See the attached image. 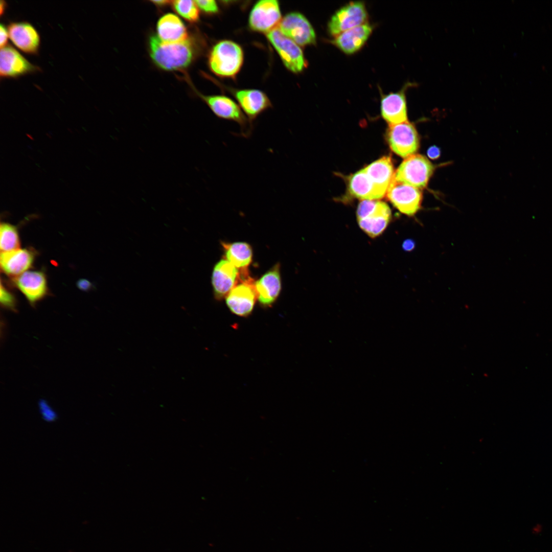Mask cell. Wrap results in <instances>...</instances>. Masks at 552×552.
<instances>
[{
  "mask_svg": "<svg viewBox=\"0 0 552 552\" xmlns=\"http://www.w3.org/2000/svg\"><path fill=\"white\" fill-rule=\"evenodd\" d=\"M150 57L159 68L166 71H176L187 67L193 60L196 49L189 38L177 42H167L156 35L149 40Z\"/></svg>",
  "mask_w": 552,
  "mask_h": 552,
  "instance_id": "obj_1",
  "label": "cell"
},
{
  "mask_svg": "<svg viewBox=\"0 0 552 552\" xmlns=\"http://www.w3.org/2000/svg\"><path fill=\"white\" fill-rule=\"evenodd\" d=\"M244 61L241 47L230 40L217 42L209 55L208 63L211 71L221 78H233L240 72Z\"/></svg>",
  "mask_w": 552,
  "mask_h": 552,
  "instance_id": "obj_2",
  "label": "cell"
},
{
  "mask_svg": "<svg viewBox=\"0 0 552 552\" xmlns=\"http://www.w3.org/2000/svg\"><path fill=\"white\" fill-rule=\"evenodd\" d=\"M390 218V210L384 202L363 200L358 205L357 210L358 224L372 238L376 237L383 232Z\"/></svg>",
  "mask_w": 552,
  "mask_h": 552,
  "instance_id": "obj_3",
  "label": "cell"
},
{
  "mask_svg": "<svg viewBox=\"0 0 552 552\" xmlns=\"http://www.w3.org/2000/svg\"><path fill=\"white\" fill-rule=\"evenodd\" d=\"M433 170V165L426 157L415 154L403 160L394 178L420 189L426 187Z\"/></svg>",
  "mask_w": 552,
  "mask_h": 552,
  "instance_id": "obj_4",
  "label": "cell"
},
{
  "mask_svg": "<svg viewBox=\"0 0 552 552\" xmlns=\"http://www.w3.org/2000/svg\"><path fill=\"white\" fill-rule=\"evenodd\" d=\"M201 98L218 118L238 124L240 128L239 135L246 138L251 135L247 119L233 100L224 95H201Z\"/></svg>",
  "mask_w": 552,
  "mask_h": 552,
  "instance_id": "obj_5",
  "label": "cell"
},
{
  "mask_svg": "<svg viewBox=\"0 0 552 552\" xmlns=\"http://www.w3.org/2000/svg\"><path fill=\"white\" fill-rule=\"evenodd\" d=\"M367 17V11L363 2H350L332 15L328 23V33L335 37L348 30L366 23Z\"/></svg>",
  "mask_w": 552,
  "mask_h": 552,
  "instance_id": "obj_6",
  "label": "cell"
},
{
  "mask_svg": "<svg viewBox=\"0 0 552 552\" xmlns=\"http://www.w3.org/2000/svg\"><path fill=\"white\" fill-rule=\"evenodd\" d=\"M266 37L287 70L299 73L306 66V60L300 45L275 29L266 34Z\"/></svg>",
  "mask_w": 552,
  "mask_h": 552,
  "instance_id": "obj_7",
  "label": "cell"
},
{
  "mask_svg": "<svg viewBox=\"0 0 552 552\" xmlns=\"http://www.w3.org/2000/svg\"><path fill=\"white\" fill-rule=\"evenodd\" d=\"M239 281L226 296V304L234 314L245 317L252 312L257 296L255 282L248 273H240Z\"/></svg>",
  "mask_w": 552,
  "mask_h": 552,
  "instance_id": "obj_8",
  "label": "cell"
},
{
  "mask_svg": "<svg viewBox=\"0 0 552 552\" xmlns=\"http://www.w3.org/2000/svg\"><path fill=\"white\" fill-rule=\"evenodd\" d=\"M386 137L392 150L402 157L406 158L415 154L419 148L417 130L408 121L389 125Z\"/></svg>",
  "mask_w": 552,
  "mask_h": 552,
  "instance_id": "obj_9",
  "label": "cell"
},
{
  "mask_svg": "<svg viewBox=\"0 0 552 552\" xmlns=\"http://www.w3.org/2000/svg\"><path fill=\"white\" fill-rule=\"evenodd\" d=\"M386 194L394 206L405 215L413 216L421 209L422 193L419 188L394 178Z\"/></svg>",
  "mask_w": 552,
  "mask_h": 552,
  "instance_id": "obj_10",
  "label": "cell"
},
{
  "mask_svg": "<svg viewBox=\"0 0 552 552\" xmlns=\"http://www.w3.org/2000/svg\"><path fill=\"white\" fill-rule=\"evenodd\" d=\"M279 2L276 0H261L252 7L248 17L251 30L266 34L277 29L282 20Z\"/></svg>",
  "mask_w": 552,
  "mask_h": 552,
  "instance_id": "obj_11",
  "label": "cell"
},
{
  "mask_svg": "<svg viewBox=\"0 0 552 552\" xmlns=\"http://www.w3.org/2000/svg\"><path fill=\"white\" fill-rule=\"evenodd\" d=\"M278 29L284 36L300 46L316 43L314 28L308 19L300 12L287 13L282 17Z\"/></svg>",
  "mask_w": 552,
  "mask_h": 552,
  "instance_id": "obj_12",
  "label": "cell"
},
{
  "mask_svg": "<svg viewBox=\"0 0 552 552\" xmlns=\"http://www.w3.org/2000/svg\"><path fill=\"white\" fill-rule=\"evenodd\" d=\"M17 50L8 44L2 48L0 52V75L1 78H17L40 71Z\"/></svg>",
  "mask_w": 552,
  "mask_h": 552,
  "instance_id": "obj_13",
  "label": "cell"
},
{
  "mask_svg": "<svg viewBox=\"0 0 552 552\" xmlns=\"http://www.w3.org/2000/svg\"><path fill=\"white\" fill-rule=\"evenodd\" d=\"M234 96L241 110L246 114L251 131L254 122L263 112L272 107L271 102L263 91L255 89L236 90Z\"/></svg>",
  "mask_w": 552,
  "mask_h": 552,
  "instance_id": "obj_14",
  "label": "cell"
},
{
  "mask_svg": "<svg viewBox=\"0 0 552 552\" xmlns=\"http://www.w3.org/2000/svg\"><path fill=\"white\" fill-rule=\"evenodd\" d=\"M240 271L225 259L218 261L214 266L212 274V284L216 299L220 300L227 295L237 284Z\"/></svg>",
  "mask_w": 552,
  "mask_h": 552,
  "instance_id": "obj_15",
  "label": "cell"
},
{
  "mask_svg": "<svg viewBox=\"0 0 552 552\" xmlns=\"http://www.w3.org/2000/svg\"><path fill=\"white\" fill-rule=\"evenodd\" d=\"M413 84L407 83L397 92L381 94V113L389 125L407 121L406 91Z\"/></svg>",
  "mask_w": 552,
  "mask_h": 552,
  "instance_id": "obj_16",
  "label": "cell"
},
{
  "mask_svg": "<svg viewBox=\"0 0 552 552\" xmlns=\"http://www.w3.org/2000/svg\"><path fill=\"white\" fill-rule=\"evenodd\" d=\"M13 44L24 53L35 55L38 52L40 36L36 29L27 21L11 22L8 27Z\"/></svg>",
  "mask_w": 552,
  "mask_h": 552,
  "instance_id": "obj_17",
  "label": "cell"
},
{
  "mask_svg": "<svg viewBox=\"0 0 552 552\" xmlns=\"http://www.w3.org/2000/svg\"><path fill=\"white\" fill-rule=\"evenodd\" d=\"M14 278L15 286L32 306L48 294L45 275L41 271H27Z\"/></svg>",
  "mask_w": 552,
  "mask_h": 552,
  "instance_id": "obj_18",
  "label": "cell"
},
{
  "mask_svg": "<svg viewBox=\"0 0 552 552\" xmlns=\"http://www.w3.org/2000/svg\"><path fill=\"white\" fill-rule=\"evenodd\" d=\"M281 286L280 265L277 263L255 282V290L259 303L264 307L272 305L279 296Z\"/></svg>",
  "mask_w": 552,
  "mask_h": 552,
  "instance_id": "obj_19",
  "label": "cell"
},
{
  "mask_svg": "<svg viewBox=\"0 0 552 552\" xmlns=\"http://www.w3.org/2000/svg\"><path fill=\"white\" fill-rule=\"evenodd\" d=\"M35 254L32 249H20L1 252L0 264L2 270L7 275L17 277L28 271L32 265Z\"/></svg>",
  "mask_w": 552,
  "mask_h": 552,
  "instance_id": "obj_20",
  "label": "cell"
},
{
  "mask_svg": "<svg viewBox=\"0 0 552 552\" xmlns=\"http://www.w3.org/2000/svg\"><path fill=\"white\" fill-rule=\"evenodd\" d=\"M367 22L348 30L334 37L332 43L347 54H352L364 44L373 31Z\"/></svg>",
  "mask_w": 552,
  "mask_h": 552,
  "instance_id": "obj_21",
  "label": "cell"
},
{
  "mask_svg": "<svg viewBox=\"0 0 552 552\" xmlns=\"http://www.w3.org/2000/svg\"><path fill=\"white\" fill-rule=\"evenodd\" d=\"M158 37L163 41L177 42L189 39L187 28L182 20L173 13L162 16L156 25Z\"/></svg>",
  "mask_w": 552,
  "mask_h": 552,
  "instance_id": "obj_22",
  "label": "cell"
},
{
  "mask_svg": "<svg viewBox=\"0 0 552 552\" xmlns=\"http://www.w3.org/2000/svg\"><path fill=\"white\" fill-rule=\"evenodd\" d=\"M364 169L377 189L384 196L395 174L391 158L383 156Z\"/></svg>",
  "mask_w": 552,
  "mask_h": 552,
  "instance_id": "obj_23",
  "label": "cell"
},
{
  "mask_svg": "<svg viewBox=\"0 0 552 552\" xmlns=\"http://www.w3.org/2000/svg\"><path fill=\"white\" fill-rule=\"evenodd\" d=\"M348 188L352 196L362 200H377L384 196L376 187L364 168L350 177Z\"/></svg>",
  "mask_w": 552,
  "mask_h": 552,
  "instance_id": "obj_24",
  "label": "cell"
},
{
  "mask_svg": "<svg viewBox=\"0 0 552 552\" xmlns=\"http://www.w3.org/2000/svg\"><path fill=\"white\" fill-rule=\"evenodd\" d=\"M225 259L237 268L239 271H246L252 258L250 245L244 242L228 243L222 242Z\"/></svg>",
  "mask_w": 552,
  "mask_h": 552,
  "instance_id": "obj_25",
  "label": "cell"
},
{
  "mask_svg": "<svg viewBox=\"0 0 552 552\" xmlns=\"http://www.w3.org/2000/svg\"><path fill=\"white\" fill-rule=\"evenodd\" d=\"M0 248L1 252L19 248L20 241L16 227L8 223L3 222L0 227Z\"/></svg>",
  "mask_w": 552,
  "mask_h": 552,
  "instance_id": "obj_26",
  "label": "cell"
},
{
  "mask_svg": "<svg viewBox=\"0 0 552 552\" xmlns=\"http://www.w3.org/2000/svg\"><path fill=\"white\" fill-rule=\"evenodd\" d=\"M171 3L174 10L187 21L194 22L198 20L199 8L195 1H174Z\"/></svg>",
  "mask_w": 552,
  "mask_h": 552,
  "instance_id": "obj_27",
  "label": "cell"
},
{
  "mask_svg": "<svg viewBox=\"0 0 552 552\" xmlns=\"http://www.w3.org/2000/svg\"><path fill=\"white\" fill-rule=\"evenodd\" d=\"M0 301L1 305L5 309L16 311V300L12 293L1 282Z\"/></svg>",
  "mask_w": 552,
  "mask_h": 552,
  "instance_id": "obj_28",
  "label": "cell"
},
{
  "mask_svg": "<svg viewBox=\"0 0 552 552\" xmlns=\"http://www.w3.org/2000/svg\"><path fill=\"white\" fill-rule=\"evenodd\" d=\"M38 406L41 416L45 421L52 422L57 419L56 412L45 400H40L39 402Z\"/></svg>",
  "mask_w": 552,
  "mask_h": 552,
  "instance_id": "obj_29",
  "label": "cell"
},
{
  "mask_svg": "<svg viewBox=\"0 0 552 552\" xmlns=\"http://www.w3.org/2000/svg\"><path fill=\"white\" fill-rule=\"evenodd\" d=\"M198 8L208 14H216L219 11L218 5L214 0L195 1Z\"/></svg>",
  "mask_w": 552,
  "mask_h": 552,
  "instance_id": "obj_30",
  "label": "cell"
},
{
  "mask_svg": "<svg viewBox=\"0 0 552 552\" xmlns=\"http://www.w3.org/2000/svg\"><path fill=\"white\" fill-rule=\"evenodd\" d=\"M0 45L1 48L8 45V38L9 37L8 28L3 24L0 27Z\"/></svg>",
  "mask_w": 552,
  "mask_h": 552,
  "instance_id": "obj_31",
  "label": "cell"
},
{
  "mask_svg": "<svg viewBox=\"0 0 552 552\" xmlns=\"http://www.w3.org/2000/svg\"><path fill=\"white\" fill-rule=\"evenodd\" d=\"M427 155L431 159H436L440 155V150L438 147L434 146L430 147L427 150Z\"/></svg>",
  "mask_w": 552,
  "mask_h": 552,
  "instance_id": "obj_32",
  "label": "cell"
},
{
  "mask_svg": "<svg viewBox=\"0 0 552 552\" xmlns=\"http://www.w3.org/2000/svg\"><path fill=\"white\" fill-rule=\"evenodd\" d=\"M77 287L81 290H89L92 287L91 283L86 279H80L77 282Z\"/></svg>",
  "mask_w": 552,
  "mask_h": 552,
  "instance_id": "obj_33",
  "label": "cell"
},
{
  "mask_svg": "<svg viewBox=\"0 0 552 552\" xmlns=\"http://www.w3.org/2000/svg\"><path fill=\"white\" fill-rule=\"evenodd\" d=\"M415 246V242L410 239L405 240L403 244V248L404 250L407 251H410L412 250Z\"/></svg>",
  "mask_w": 552,
  "mask_h": 552,
  "instance_id": "obj_34",
  "label": "cell"
},
{
  "mask_svg": "<svg viewBox=\"0 0 552 552\" xmlns=\"http://www.w3.org/2000/svg\"><path fill=\"white\" fill-rule=\"evenodd\" d=\"M152 2L154 4L158 6H165L168 5L170 3H171V2L169 1H152Z\"/></svg>",
  "mask_w": 552,
  "mask_h": 552,
  "instance_id": "obj_35",
  "label": "cell"
},
{
  "mask_svg": "<svg viewBox=\"0 0 552 552\" xmlns=\"http://www.w3.org/2000/svg\"><path fill=\"white\" fill-rule=\"evenodd\" d=\"M5 6H6V4H5V2H3V3H2V2L1 1V15H2L3 13H4V9L5 8Z\"/></svg>",
  "mask_w": 552,
  "mask_h": 552,
  "instance_id": "obj_36",
  "label": "cell"
},
{
  "mask_svg": "<svg viewBox=\"0 0 552 552\" xmlns=\"http://www.w3.org/2000/svg\"><path fill=\"white\" fill-rule=\"evenodd\" d=\"M82 524L84 525H87L89 524V521L87 520H84L82 521Z\"/></svg>",
  "mask_w": 552,
  "mask_h": 552,
  "instance_id": "obj_37",
  "label": "cell"
},
{
  "mask_svg": "<svg viewBox=\"0 0 552 552\" xmlns=\"http://www.w3.org/2000/svg\"><path fill=\"white\" fill-rule=\"evenodd\" d=\"M74 550H73V549H70V550H68V552H74Z\"/></svg>",
  "mask_w": 552,
  "mask_h": 552,
  "instance_id": "obj_38",
  "label": "cell"
}]
</instances>
